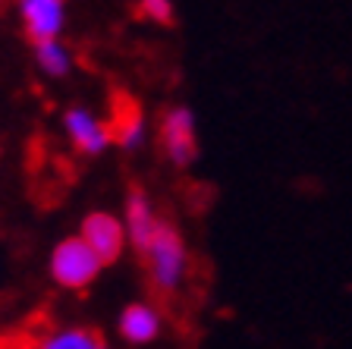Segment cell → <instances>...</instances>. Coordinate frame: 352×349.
Segmentation results:
<instances>
[{
    "mask_svg": "<svg viewBox=\"0 0 352 349\" xmlns=\"http://www.w3.org/2000/svg\"><path fill=\"white\" fill-rule=\"evenodd\" d=\"M29 41L60 38L66 25V0H16Z\"/></svg>",
    "mask_w": 352,
    "mask_h": 349,
    "instance_id": "cell-7",
    "label": "cell"
},
{
    "mask_svg": "<svg viewBox=\"0 0 352 349\" xmlns=\"http://www.w3.org/2000/svg\"><path fill=\"white\" fill-rule=\"evenodd\" d=\"M85 246L101 258V264H113L126 248V226L107 211H91L79 226Z\"/></svg>",
    "mask_w": 352,
    "mask_h": 349,
    "instance_id": "cell-4",
    "label": "cell"
},
{
    "mask_svg": "<svg viewBox=\"0 0 352 349\" xmlns=\"http://www.w3.org/2000/svg\"><path fill=\"white\" fill-rule=\"evenodd\" d=\"M63 129L73 142V148L85 158H98L104 154L110 145H113V138H110V129L104 120H98L91 110L85 107H69L63 114Z\"/></svg>",
    "mask_w": 352,
    "mask_h": 349,
    "instance_id": "cell-5",
    "label": "cell"
},
{
    "mask_svg": "<svg viewBox=\"0 0 352 349\" xmlns=\"http://www.w3.org/2000/svg\"><path fill=\"white\" fill-rule=\"evenodd\" d=\"M117 334L129 346H148L161 337V312L148 302H132L123 308L117 324Z\"/></svg>",
    "mask_w": 352,
    "mask_h": 349,
    "instance_id": "cell-9",
    "label": "cell"
},
{
    "mask_svg": "<svg viewBox=\"0 0 352 349\" xmlns=\"http://www.w3.org/2000/svg\"><path fill=\"white\" fill-rule=\"evenodd\" d=\"M145 268H148V280L157 293L170 296V293L179 290V284L186 280V268H189V252H186V242L179 236L170 220H161L157 230H154L151 242L145 246Z\"/></svg>",
    "mask_w": 352,
    "mask_h": 349,
    "instance_id": "cell-1",
    "label": "cell"
},
{
    "mask_svg": "<svg viewBox=\"0 0 352 349\" xmlns=\"http://www.w3.org/2000/svg\"><path fill=\"white\" fill-rule=\"evenodd\" d=\"M157 224H161V218L154 214V204L151 198L145 195V189H129V195H126V236H129L132 248L135 252H145V246L151 242L154 230H157Z\"/></svg>",
    "mask_w": 352,
    "mask_h": 349,
    "instance_id": "cell-8",
    "label": "cell"
},
{
    "mask_svg": "<svg viewBox=\"0 0 352 349\" xmlns=\"http://www.w3.org/2000/svg\"><path fill=\"white\" fill-rule=\"evenodd\" d=\"M0 3H3V0H0Z\"/></svg>",
    "mask_w": 352,
    "mask_h": 349,
    "instance_id": "cell-13",
    "label": "cell"
},
{
    "mask_svg": "<svg viewBox=\"0 0 352 349\" xmlns=\"http://www.w3.org/2000/svg\"><path fill=\"white\" fill-rule=\"evenodd\" d=\"M101 258L85 246L82 236H69V240L57 242L51 252V277L54 284L63 290H88L101 274Z\"/></svg>",
    "mask_w": 352,
    "mask_h": 349,
    "instance_id": "cell-2",
    "label": "cell"
},
{
    "mask_svg": "<svg viewBox=\"0 0 352 349\" xmlns=\"http://www.w3.org/2000/svg\"><path fill=\"white\" fill-rule=\"evenodd\" d=\"M157 142L161 151L176 167H189L198 158V136H195V116L189 107H170L164 110L161 126H157Z\"/></svg>",
    "mask_w": 352,
    "mask_h": 349,
    "instance_id": "cell-3",
    "label": "cell"
},
{
    "mask_svg": "<svg viewBox=\"0 0 352 349\" xmlns=\"http://www.w3.org/2000/svg\"><path fill=\"white\" fill-rule=\"evenodd\" d=\"M38 346H44V349H101L104 337L91 328H63V330H54V334L44 337V340H38Z\"/></svg>",
    "mask_w": 352,
    "mask_h": 349,
    "instance_id": "cell-11",
    "label": "cell"
},
{
    "mask_svg": "<svg viewBox=\"0 0 352 349\" xmlns=\"http://www.w3.org/2000/svg\"><path fill=\"white\" fill-rule=\"evenodd\" d=\"M35 63L47 76L63 79L73 70V54H69V47L60 38H44V41H35Z\"/></svg>",
    "mask_w": 352,
    "mask_h": 349,
    "instance_id": "cell-10",
    "label": "cell"
},
{
    "mask_svg": "<svg viewBox=\"0 0 352 349\" xmlns=\"http://www.w3.org/2000/svg\"><path fill=\"white\" fill-rule=\"evenodd\" d=\"M139 13L154 25H173V0H139Z\"/></svg>",
    "mask_w": 352,
    "mask_h": 349,
    "instance_id": "cell-12",
    "label": "cell"
},
{
    "mask_svg": "<svg viewBox=\"0 0 352 349\" xmlns=\"http://www.w3.org/2000/svg\"><path fill=\"white\" fill-rule=\"evenodd\" d=\"M110 138L113 145H120L123 151H135L145 142V114H142V104L129 95V92H117L113 95V110H110Z\"/></svg>",
    "mask_w": 352,
    "mask_h": 349,
    "instance_id": "cell-6",
    "label": "cell"
}]
</instances>
